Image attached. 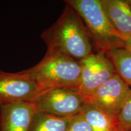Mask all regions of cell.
<instances>
[{
  "instance_id": "6da1fadb",
  "label": "cell",
  "mask_w": 131,
  "mask_h": 131,
  "mask_svg": "<svg viewBox=\"0 0 131 131\" xmlns=\"http://www.w3.org/2000/svg\"><path fill=\"white\" fill-rule=\"evenodd\" d=\"M41 38L47 49L63 52L78 61L93 52L94 46L84 23L68 4L55 23L42 32Z\"/></svg>"
},
{
  "instance_id": "5bb4252c",
  "label": "cell",
  "mask_w": 131,
  "mask_h": 131,
  "mask_svg": "<svg viewBox=\"0 0 131 131\" xmlns=\"http://www.w3.org/2000/svg\"><path fill=\"white\" fill-rule=\"evenodd\" d=\"M68 131H92L91 126L81 114L72 117Z\"/></svg>"
},
{
  "instance_id": "277c9868",
  "label": "cell",
  "mask_w": 131,
  "mask_h": 131,
  "mask_svg": "<svg viewBox=\"0 0 131 131\" xmlns=\"http://www.w3.org/2000/svg\"><path fill=\"white\" fill-rule=\"evenodd\" d=\"M86 103L78 89L59 88L41 92L33 104L37 111L71 118L80 114Z\"/></svg>"
},
{
  "instance_id": "7c38bea8",
  "label": "cell",
  "mask_w": 131,
  "mask_h": 131,
  "mask_svg": "<svg viewBox=\"0 0 131 131\" xmlns=\"http://www.w3.org/2000/svg\"><path fill=\"white\" fill-rule=\"evenodd\" d=\"M114 65L116 73L131 87V53L125 49H117L106 52Z\"/></svg>"
},
{
  "instance_id": "8fae6325",
  "label": "cell",
  "mask_w": 131,
  "mask_h": 131,
  "mask_svg": "<svg viewBox=\"0 0 131 131\" xmlns=\"http://www.w3.org/2000/svg\"><path fill=\"white\" fill-rule=\"evenodd\" d=\"M71 118L58 117L37 111L29 131H68Z\"/></svg>"
},
{
  "instance_id": "7a4b0ae2",
  "label": "cell",
  "mask_w": 131,
  "mask_h": 131,
  "mask_svg": "<svg viewBox=\"0 0 131 131\" xmlns=\"http://www.w3.org/2000/svg\"><path fill=\"white\" fill-rule=\"evenodd\" d=\"M24 71L35 82L41 92L59 88H79V62L58 50L47 49L40 63Z\"/></svg>"
},
{
  "instance_id": "8992f818",
  "label": "cell",
  "mask_w": 131,
  "mask_h": 131,
  "mask_svg": "<svg viewBox=\"0 0 131 131\" xmlns=\"http://www.w3.org/2000/svg\"><path fill=\"white\" fill-rule=\"evenodd\" d=\"M41 91L35 82L24 72L0 70V105L17 102L34 103Z\"/></svg>"
},
{
  "instance_id": "3957f363",
  "label": "cell",
  "mask_w": 131,
  "mask_h": 131,
  "mask_svg": "<svg viewBox=\"0 0 131 131\" xmlns=\"http://www.w3.org/2000/svg\"><path fill=\"white\" fill-rule=\"evenodd\" d=\"M66 4L79 14L96 52H106L122 49L124 43L106 16L100 0H67Z\"/></svg>"
},
{
  "instance_id": "9a60e30c",
  "label": "cell",
  "mask_w": 131,
  "mask_h": 131,
  "mask_svg": "<svg viewBox=\"0 0 131 131\" xmlns=\"http://www.w3.org/2000/svg\"><path fill=\"white\" fill-rule=\"evenodd\" d=\"M122 38L124 43V49L131 53V37H123L122 35Z\"/></svg>"
},
{
  "instance_id": "9c48e42d",
  "label": "cell",
  "mask_w": 131,
  "mask_h": 131,
  "mask_svg": "<svg viewBox=\"0 0 131 131\" xmlns=\"http://www.w3.org/2000/svg\"><path fill=\"white\" fill-rule=\"evenodd\" d=\"M106 16L123 37H131V1L100 0Z\"/></svg>"
},
{
  "instance_id": "4fadbf2b",
  "label": "cell",
  "mask_w": 131,
  "mask_h": 131,
  "mask_svg": "<svg viewBox=\"0 0 131 131\" xmlns=\"http://www.w3.org/2000/svg\"><path fill=\"white\" fill-rule=\"evenodd\" d=\"M117 118L122 131H131V91Z\"/></svg>"
},
{
  "instance_id": "5b68a950",
  "label": "cell",
  "mask_w": 131,
  "mask_h": 131,
  "mask_svg": "<svg viewBox=\"0 0 131 131\" xmlns=\"http://www.w3.org/2000/svg\"><path fill=\"white\" fill-rule=\"evenodd\" d=\"M78 90L84 96L89 95L116 74L114 65L106 53L96 52L82 59Z\"/></svg>"
},
{
  "instance_id": "ba28073f",
  "label": "cell",
  "mask_w": 131,
  "mask_h": 131,
  "mask_svg": "<svg viewBox=\"0 0 131 131\" xmlns=\"http://www.w3.org/2000/svg\"><path fill=\"white\" fill-rule=\"evenodd\" d=\"M36 111L32 103L0 105V131H29Z\"/></svg>"
},
{
  "instance_id": "30bf717a",
  "label": "cell",
  "mask_w": 131,
  "mask_h": 131,
  "mask_svg": "<svg viewBox=\"0 0 131 131\" xmlns=\"http://www.w3.org/2000/svg\"><path fill=\"white\" fill-rule=\"evenodd\" d=\"M92 131H122L117 117L104 112L86 102L80 114Z\"/></svg>"
},
{
  "instance_id": "52a82bcc",
  "label": "cell",
  "mask_w": 131,
  "mask_h": 131,
  "mask_svg": "<svg viewBox=\"0 0 131 131\" xmlns=\"http://www.w3.org/2000/svg\"><path fill=\"white\" fill-rule=\"evenodd\" d=\"M130 91V87L116 73L86 96V102L117 117Z\"/></svg>"
}]
</instances>
